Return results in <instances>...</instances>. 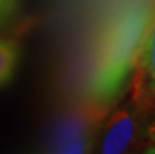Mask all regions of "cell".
<instances>
[{"instance_id":"cell-5","label":"cell","mask_w":155,"mask_h":154,"mask_svg":"<svg viewBox=\"0 0 155 154\" xmlns=\"http://www.w3.org/2000/svg\"><path fill=\"white\" fill-rule=\"evenodd\" d=\"M16 0H0V29L11 19L14 14Z\"/></svg>"},{"instance_id":"cell-4","label":"cell","mask_w":155,"mask_h":154,"mask_svg":"<svg viewBox=\"0 0 155 154\" xmlns=\"http://www.w3.org/2000/svg\"><path fill=\"white\" fill-rule=\"evenodd\" d=\"M17 63V46L11 39H0V85L11 79Z\"/></svg>"},{"instance_id":"cell-2","label":"cell","mask_w":155,"mask_h":154,"mask_svg":"<svg viewBox=\"0 0 155 154\" xmlns=\"http://www.w3.org/2000/svg\"><path fill=\"white\" fill-rule=\"evenodd\" d=\"M136 134V120L130 108H119L107 121L100 140V152L121 154L130 148Z\"/></svg>"},{"instance_id":"cell-1","label":"cell","mask_w":155,"mask_h":154,"mask_svg":"<svg viewBox=\"0 0 155 154\" xmlns=\"http://www.w3.org/2000/svg\"><path fill=\"white\" fill-rule=\"evenodd\" d=\"M105 113L107 107L102 104H86L71 110L53 128L49 149L52 152L64 154L91 151Z\"/></svg>"},{"instance_id":"cell-3","label":"cell","mask_w":155,"mask_h":154,"mask_svg":"<svg viewBox=\"0 0 155 154\" xmlns=\"http://www.w3.org/2000/svg\"><path fill=\"white\" fill-rule=\"evenodd\" d=\"M140 68L146 88L155 98V19L144 36L140 50Z\"/></svg>"},{"instance_id":"cell-6","label":"cell","mask_w":155,"mask_h":154,"mask_svg":"<svg viewBox=\"0 0 155 154\" xmlns=\"http://www.w3.org/2000/svg\"><path fill=\"white\" fill-rule=\"evenodd\" d=\"M146 152H155V121L149 129V137H147V145H146Z\"/></svg>"}]
</instances>
